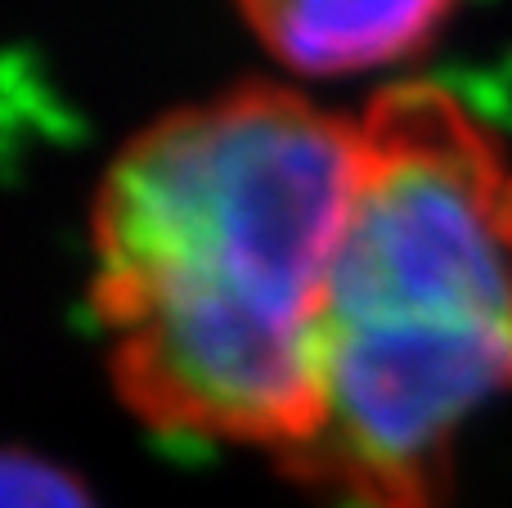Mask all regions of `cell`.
Returning <instances> with one entry per match:
<instances>
[{
	"label": "cell",
	"instance_id": "obj_1",
	"mask_svg": "<svg viewBox=\"0 0 512 508\" xmlns=\"http://www.w3.org/2000/svg\"><path fill=\"white\" fill-rule=\"evenodd\" d=\"M360 122L239 86L144 126L90 216L108 374L140 423L292 464L324 423V297Z\"/></svg>",
	"mask_w": 512,
	"mask_h": 508
},
{
	"label": "cell",
	"instance_id": "obj_2",
	"mask_svg": "<svg viewBox=\"0 0 512 508\" xmlns=\"http://www.w3.org/2000/svg\"><path fill=\"white\" fill-rule=\"evenodd\" d=\"M324 297V423L283 464L342 508H445L459 437L512 396V153L436 81L360 117Z\"/></svg>",
	"mask_w": 512,
	"mask_h": 508
},
{
	"label": "cell",
	"instance_id": "obj_3",
	"mask_svg": "<svg viewBox=\"0 0 512 508\" xmlns=\"http://www.w3.org/2000/svg\"><path fill=\"white\" fill-rule=\"evenodd\" d=\"M463 0H239L252 36L301 77L405 63L441 36Z\"/></svg>",
	"mask_w": 512,
	"mask_h": 508
},
{
	"label": "cell",
	"instance_id": "obj_4",
	"mask_svg": "<svg viewBox=\"0 0 512 508\" xmlns=\"http://www.w3.org/2000/svg\"><path fill=\"white\" fill-rule=\"evenodd\" d=\"M0 508H95L81 477L27 450H0Z\"/></svg>",
	"mask_w": 512,
	"mask_h": 508
}]
</instances>
